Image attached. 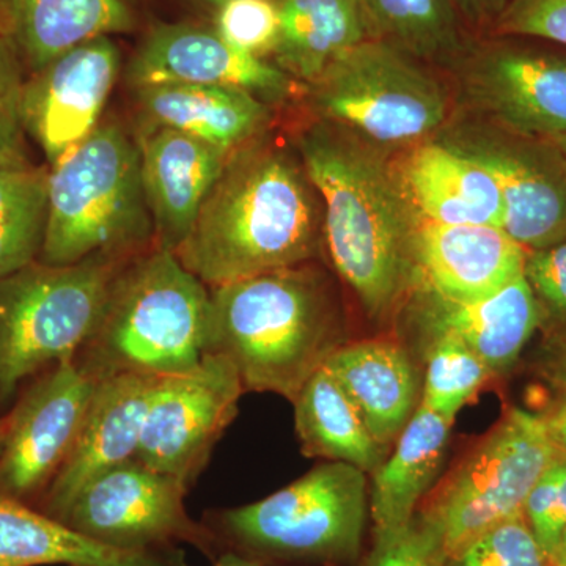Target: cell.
Instances as JSON below:
<instances>
[{"label":"cell","instance_id":"obj_16","mask_svg":"<svg viewBox=\"0 0 566 566\" xmlns=\"http://www.w3.org/2000/svg\"><path fill=\"white\" fill-rule=\"evenodd\" d=\"M126 77L133 88L161 84L240 88L266 104L289 98L296 84L275 63L245 54L214 28L192 22L153 25L129 59Z\"/></svg>","mask_w":566,"mask_h":566},{"label":"cell","instance_id":"obj_19","mask_svg":"<svg viewBox=\"0 0 566 566\" xmlns=\"http://www.w3.org/2000/svg\"><path fill=\"white\" fill-rule=\"evenodd\" d=\"M136 139L155 245L177 253L232 153L163 126L142 125Z\"/></svg>","mask_w":566,"mask_h":566},{"label":"cell","instance_id":"obj_22","mask_svg":"<svg viewBox=\"0 0 566 566\" xmlns=\"http://www.w3.org/2000/svg\"><path fill=\"white\" fill-rule=\"evenodd\" d=\"M424 340L452 337L468 346L494 376L504 375L538 329V308L524 275L501 292L474 303H450L420 292Z\"/></svg>","mask_w":566,"mask_h":566},{"label":"cell","instance_id":"obj_6","mask_svg":"<svg viewBox=\"0 0 566 566\" xmlns=\"http://www.w3.org/2000/svg\"><path fill=\"white\" fill-rule=\"evenodd\" d=\"M368 502L365 472L329 461L253 504L208 516L234 553L285 564H345L359 556Z\"/></svg>","mask_w":566,"mask_h":566},{"label":"cell","instance_id":"obj_4","mask_svg":"<svg viewBox=\"0 0 566 566\" xmlns=\"http://www.w3.org/2000/svg\"><path fill=\"white\" fill-rule=\"evenodd\" d=\"M208 312L210 289L153 245L117 275L99 326L74 360L96 382L188 374L205 356Z\"/></svg>","mask_w":566,"mask_h":566},{"label":"cell","instance_id":"obj_45","mask_svg":"<svg viewBox=\"0 0 566 566\" xmlns=\"http://www.w3.org/2000/svg\"><path fill=\"white\" fill-rule=\"evenodd\" d=\"M199 2L205 3V6L212 7V9H218L222 3L229 2V0H199Z\"/></svg>","mask_w":566,"mask_h":566},{"label":"cell","instance_id":"obj_12","mask_svg":"<svg viewBox=\"0 0 566 566\" xmlns=\"http://www.w3.org/2000/svg\"><path fill=\"white\" fill-rule=\"evenodd\" d=\"M444 144L493 175L505 205L502 230L527 252L566 240V158L556 142L524 136L493 123H468Z\"/></svg>","mask_w":566,"mask_h":566},{"label":"cell","instance_id":"obj_18","mask_svg":"<svg viewBox=\"0 0 566 566\" xmlns=\"http://www.w3.org/2000/svg\"><path fill=\"white\" fill-rule=\"evenodd\" d=\"M156 379L125 374L98 382L76 444L41 495L40 512L62 521L71 502L88 483L136 460Z\"/></svg>","mask_w":566,"mask_h":566},{"label":"cell","instance_id":"obj_13","mask_svg":"<svg viewBox=\"0 0 566 566\" xmlns=\"http://www.w3.org/2000/svg\"><path fill=\"white\" fill-rule=\"evenodd\" d=\"M468 102L485 122L524 136L566 134V54L545 41L495 36L461 55Z\"/></svg>","mask_w":566,"mask_h":566},{"label":"cell","instance_id":"obj_27","mask_svg":"<svg viewBox=\"0 0 566 566\" xmlns=\"http://www.w3.org/2000/svg\"><path fill=\"white\" fill-rule=\"evenodd\" d=\"M275 65L308 85L346 51L375 36L364 0H279Z\"/></svg>","mask_w":566,"mask_h":566},{"label":"cell","instance_id":"obj_29","mask_svg":"<svg viewBox=\"0 0 566 566\" xmlns=\"http://www.w3.org/2000/svg\"><path fill=\"white\" fill-rule=\"evenodd\" d=\"M375 36L420 62H458L464 54L453 0H364Z\"/></svg>","mask_w":566,"mask_h":566},{"label":"cell","instance_id":"obj_17","mask_svg":"<svg viewBox=\"0 0 566 566\" xmlns=\"http://www.w3.org/2000/svg\"><path fill=\"white\" fill-rule=\"evenodd\" d=\"M526 256L501 227L419 221L412 241L415 290L450 303H474L524 275Z\"/></svg>","mask_w":566,"mask_h":566},{"label":"cell","instance_id":"obj_34","mask_svg":"<svg viewBox=\"0 0 566 566\" xmlns=\"http://www.w3.org/2000/svg\"><path fill=\"white\" fill-rule=\"evenodd\" d=\"M449 566H551V562L521 513L480 535Z\"/></svg>","mask_w":566,"mask_h":566},{"label":"cell","instance_id":"obj_10","mask_svg":"<svg viewBox=\"0 0 566 566\" xmlns=\"http://www.w3.org/2000/svg\"><path fill=\"white\" fill-rule=\"evenodd\" d=\"M244 392L232 360L221 354H205L188 374L156 379L136 460L189 490L238 416Z\"/></svg>","mask_w":566,"mask_h":566},{"label":"cell","instance_id":"obj_28","mask_svg":"<svg viewBox=\"0 0 566 566\" xmlns=\"http://www.w3.org/2000/svg\"><path fill=\"white\" fill-rule=\"evenodd\" d=\"M294 424L303 455L356 465L374 474L389 447L379 444L352 398L326 368L316 371L297 395Z\"/></svg>","mask_w":566,"mask_h":566},{"label":"cell","instance_id":"obj_26","mask_svg":"<svg viewBox=\"0 0 566 566\" xmlns=\"http://www.w3.org/2000/svg\"><path fill=\"white\" fill-rule=\"evenodd\" d=\"M453 423L427 406H417L394 452L374 472L370 515L375 538L400 531L416 516L441 472Z\"/></svg>","mask_w":566,"mask_h":566},{"label":"cell","instance_id":"obj_7","mask_svg":"<svg viewBox=\"0 0 566 566\" xmlns=\"http://www.w3.org/2000/svg\"><path fill=\"white\" fill-rule=\"evenodd\" d=\"M134 256L96 253L63 266L36 260L0 279V400L46 365L77 356Z\"/></svg>","mask_w":566,"mask_h":566},{"label":"cell","instance_id":"obj_46","mask_svg":"<svg viewBox=\"0 0 566 566\" xmlns=\"http://www.w3.org/2000/svg\"><path fill=\"white\" fill-rule=\"evenodd\" d=\"M553 140L556 142L557 147L560 148L566 158V134H564V136L556 137V139Z\"/></svg>","mask_w":566,"mask_h":566},{"label":"cell","instance_id":"obj_32","mask_svg":"<svg viewBox=\"0 0 566 566\" xmlns=\"http://www.w3.org/2000/svg\"><path fill=\"white\" fill-rule=\"evenodd\" d=\"M524 277L538 308V329L557 345H566V240L527 252Z\"/></svg>","mask_w":566,"mask_h":566},{"label":"cell","instance_id":"obj_5","mask_svg":"<svg viewBox=\"0 0 566 566\" xmlns=\"http://www.w3.org/2000/svg\"><path fill=\"white\" fill-rule=\"evenodd\" d=\"M50 167L48 226L39 262L73 264L96 253L133 256L155 245L136 137L99 123Z\"/></svg>","mask_w":566,"mask_h":566},{"label":"cell","instance_id":"obj_15","mask_svg":"<svg viewBox=\"0 0 566 566\" xmlns=\"http://www.w3.org/2000/svg\"><path fill=\"white\" fill-rule=\"evenodd\" d=\"M120 71L122 52L114 36H99L28 74L22 88V125L48 166L98 128Z\"/></svg>","mask_w":566,"mask_h":566},{"label":"cell","instance_id":"obj_40","mask_svg":"<svg viewBox=\"0 0 566 566\" xmlns=\"http://www.w3.org/2000/svg\"><path fill=\"white\" fill-rule=\"evenodd\" d=\"M560 397L551 406L549 411L543 415L547 434L558 455L566 458V389H560Z\"/></svg>","mask_w":566,"mask_h":566},{"label":"cell","instance_id":"obj_39","mask_svg":"<svg viewBox=\"0 0 566 566\" xmlns=\"http://www.w3.org/2000/svg\"><path fill=\"white\" fill-rule=\"evenodd\" d=\"M453 3L469 20L490 25L491 29L510 0H453Z\"/></svg>","mask_w":566,"mask_h":566},{"label":"cell","instance_id":"obj_2","mask_svg":"<svg viewBox=\"0 0 566 566\" xmlns=\"http://www.w3.org/2000/svg\"><path fill=\"white\" fill-rule=\"evenodd\" d=\"M262 137L229 156L175 253L208 289L312 263L322 251V200L303 163Z\"/></svg>","mask_w":566,"mask_h":566},{"label":"cell","instance_id":"obj_9","mask_svg":"<svg viewBox=\"0 0 566 566\" xmlns=\"http://www.w3.org/2000/svg\"><path fill=\"white\" fill-rule=\"evenodd\" d=\"M556 457L542 416L512 408L430 491L417 515L452 560L510 517L524 513L536 480Z\"/></svg>","mask_w":566,"mask_h":566},{"label":"cell","instance_id":"obj_30","mask_svg":"<svg viewBox=\"0 0 566 566\" xmlns=\"http://www.w3.org/2000/svg\"><path fill=\"white\" fill-rule=\"evenodd\" d=\"M50 167L0 166V279L39 260L48 226Z\"/></svg>","mask_w":566,"mask_h":566},{"label":"cell","instance_id":"obj_11","mask_svg":"<svg viewBox=\"0 0 566 566\" xmlns=\"http://www.w3.org/2000/svg\"><path fill=\"white\" fill-rule=\"evenodd\" d=\"M188 491L175 476L132 460L88 483L71 502L62 523L120 549L188 543L214 554L218 539L186 510Z\"/></svg>","mask_w":566,"mask_h":566},{"label":"cell","instance_id":"obj_14","mask_svg":"<svg viewBox=\"0 0 566 566\" xmlns=\"http://www.w3.org/2000/svg\"><path fill=\"white\" fill-rule=\"evenodd\" d=\"M96 386L66 359L29 387L9 416L0 494L24 504L44 494L80 438Z\"/></svg>","mask_w":566,"mask_h":566},{"label":"cell","instance_id":"obj_31","mask_svg":"<svg viewBox=\"0 0 566 566\" xmlns=\"http://www.w3.org/2000/svg\"><path fill=\"white\" fill-rule=\"evenodd\" d=\"M424 359L420 405L452 422L460 409L494 378L475 353L452 337L428 338Z\"/></svg>","mask_w":566,"mask_h":566},{"label":"cell","instance_id":"obj_20","mask_svg":"<svg viewBox=\"0 0 566 566\" xmlns=\"http://www.w3.org/2000/svg\"><path fill=\"white\" fill-rule=\"evenodd\" d=\"M150 0H0V36L33 73L63 52L99 39L133 33Z\"/></svg>","mask_w":566,"mask_h":566},{"label":"cell","instance_id":"obj_38","mask_svg":"<svg viewBox=\"0 0 566 566\" xmlns=\"http://www.w3.org/2000/svg\"><path fill=\"white\" fill-rule=\"evenodd\" d=\"M491 33L566 48V0H510Z\"/></svg>","mask_w":566,"mask_h":566},{"label":"cell","instance_id":"obj_41","mask_svg":"<svg viewBox=\"0 0 566 566\" xmlns=\"http://www.w3.org/2000/svg\"><path fill=\"white\" fill-rule=\"evenodd\" d=\"M546 375L558 389H566V345L557 348L556 356L547 364Z\"/></svg>","mask_w":566,"mask_h":566},{"label":"cell","instance_id":"obj_24","mask_svg":"<svg viewBox=\"0 0 566 566\" xmlns=\"http://www.w3.org/2000/svg\"><path fill=\"white\" fill-rule=\"evenodd\" d=\"M142 125L163 126L233 153L263 136L270 104L240 88L161 84L134 88Z\"/></svg>","mask_w":566,"mask_h":566},{"label":"cell","instance_id":"obj_42","mask_svg":"<svg viewBox=\"0 0 566 566\" xmlns=\"http://www.w3.org/2000/svg\"><path fill=\"white\" fill-rule=\"evenodd\" d=\"M214 566H266L255 558L245 557L243 554L234 553V551H227L221 557L216 560Z\"/></svg>","mask_w":566,"mask_h":566},{"label":"cell","instance_id":"obj_23","mask_svg":"<svg viewBox=\"0 0 566 566\" xmlns=\"http://www.w3.org/2000/svg\"><path fill=\"white\" fill-rule=\"evenodd\" d=\"M324 368L344 387L376 441L395 444L422 392L411 353L403 344L392 338L346 342Z\"/></svg>","mask_w":566,"mask_h":566},{"label":"cell","instance_id":"obj_37","mask_svg":"<svg viewBox=\"0 0 566 566\" xmlns=\"http://www.w3.org/2000/svg\"><path fill=\"white\" fill-rule=\"evenodd\" d=\"M365 566H449L441 539L419 515L394 534L375 538Z\"/></svg>","mask_w":566,"mask_h":566},{"label":"cell","instance_id":"obj_36","mask_svg":"<svg viewBox=\"0 0 566 566\" xmlns=\"http://www.w3.org/2000/svg\"><path fill=\"white\" fill-rule=\"evenodd\" d=\"M524 516L547 557L566 527V458H553L524 504Z\"/></svg>","mask_w":566,"mask_h":566},{"label":"cell","instance_id":"obj_35","mask_svg":"<svg viewBox=\"0 0 566 566\" xmlns=\"http://www.w3.org/2000/svg\"><path fill=\"white\" fill-rule=\"evenodd\" d=\"M25 77L20 55L0 36V166L31 163L21 112Z\"/></svg>","mask_w":566,"mask_h":566},{"label":"cell","instance_id":"obj_25","mask_svg":"<svg viewBox=\"0 0 566 566\" xmlns=\"http://www.w3.org/2000/svg\"><path fill=\"white\" fill-rule=\"evenodd\" d=\"M0 566H189L174 547L104 545L62 521L0 494Z\"/></svg>","mask_w":566,"mask_h":566},{"label":"cell","instance_id":"obj_8","mask_svg":"<svg viewBox=\"0 0 566 566\" xmlns=\"http://www.w3.org/2000/svg\"><path fill=\"white\" fill-rule=\"evenodd\" d=\"M307 87L322 120L382 151L430 140L449 117V96L438 77L378 36L346 51Z\"/></svg>","mask_w":566,"mask_h":566},{"label":"cell","instance_id":"obj_1","mask_svg":"<svg viewBox=\"0 0 566 566\" xmlns=\"http://www.w3.org/2000/svg\"><path fill=\"white\" fill-rule=\"evenodd\" d=\"M322 200L323 241L337 274L370 318L382 319L415 290L419 218L386 151L329 122L296 139Z\"/></svg>","mask_w":566,"mask_h":566},{"label":"cell","instance_id":"obj_3","mask_svg":"<svg viewBox=\"0 0 566 566\" xmlns=\"http://www.w3.org/2000/svg\"><path fill=\"white\" fill-rule=\"evenodd\" d=\"M345 344L340 308L312 263L210 289L205 354L232 360L245 392L293 403Z\"/></svg>","mask_w":566,"mask_h":566},{"label":"cell","instance_id":"obj_43","mask_svg":"<svg viewBox=\"0 0 566 566\" xmlns=\"http://www.w3.org/2000/svg\"><path fill=\"white\" fill-rule=\"evenodd\" d=\"M551 566H566V527L549 553Z\"/></svg>","mask_w":566,"mask_h":566},{"label":"cell","instance_id":"obj_33","mask_svg":"<svg viewBox=\"0 0 566 566\" xmlns=\"http://www.w3.org/2000/svg\"><path fill=\"white\" fill-rule=\"evenodd\" d=\"M212 28L237 50L266 59L281 35L279 0H229L216 9Z\"/></svg>","mask_w":566,"mask_h":566},{"label":"cell","instance_id":"obj_44","mask_svg":"<svg viewBox=\"0 0 566 566\" xmlns=\"http://www.w3.org/2000/svg\"><path fill=\"white\" fill-rule=\"evenodd\" d=\"M7 430H9V417L0 419V453H2L3 446H6Z\"/></svg>","mask_w":566,"mask_h":566},{"label":"cell","instance_id":"obj_21","mask_svg":"<svg viewBox=\"0 0 566 566\" xmlns=\"http://www.w3.org/2000/svg\"><path fill=\"white\" fill-rule=\"evenodd\" d=\"M395 169L419 221L502 229L501 188L485 167L464 153L442 140H424Z\"/></svg>","mask_w":566,"mask_h":566}]
</instances>
